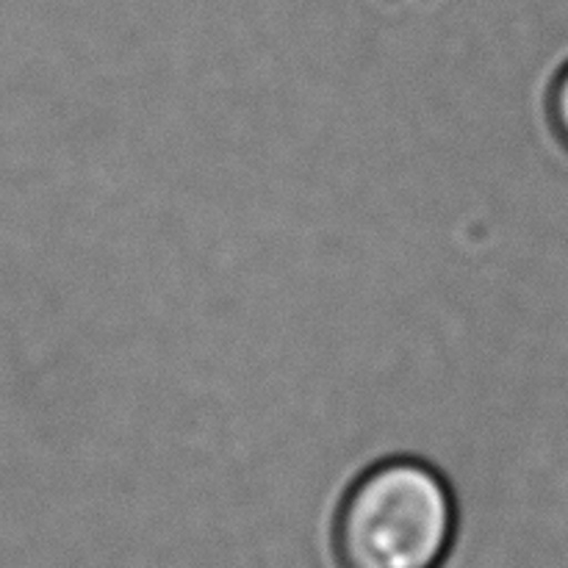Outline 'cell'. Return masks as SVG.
Masks as SVG:
<instances>
[{
    "instance_id": "obj_1",
    "label": "cell",
    "mask_w": 568,
    "mask_h": 568,
    "mask_svg": "<svg viewBox=\"0 0 568 568\" xmlns=\"http://www.w3.org/2000/svg\"><path fill=\"white\" fill-rule=\"evenodd\" d=\"M458 510L449 483L416 458L366 469L347 488L333 527L342 568H442Z\"/></svg>"
},
{
    "instance_id": "obj_2",
    "label": "cell",
    "mask_w": 568,
    "mask_h": 568,
    "mask_svg": "<svg viewBox=\"0 0 568 568\" xmlns=\"http://www.w3.org/2000/svg\"><path fill=\"white\" fill-rule=\"evenodd\" d=\"M547 120L558 142L568 150V64L560 67L547 94Z\"/></svg>"
}]
</instances>
